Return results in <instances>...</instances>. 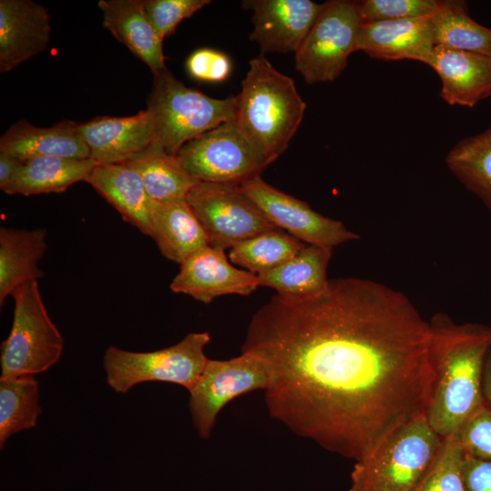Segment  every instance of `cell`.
<instances>
[{"instance_id":"cell-3","label":"cell","mask_w":491,"mask_h":491,"mask_svg":"<svg viewBox=\"0 0 491 491\" xmlns=\"http://www.w3.org/2000/svg\"><path fill=\"white\" fill-rule=\"evenodd\" d=\"M306 108L291 77L263 54L250 60L236 95L234 121L270 164L287 148Z\"/></svg>"},{"instance_id":"cell-39","label":"cell","mask_w":491,"mask_h":491,"mask_svg":"<svg viewBox=\"0 0 491 491\" xmlns=\"http://www.w3.org/2000/svg\"><path fill=\"white\" fill-rule=\"evenodd\" d=\"M491 129V128H490Z\"/></svg>"},{"instance_id":"cell-19","label":"cell","mask_w":491,"mask_h":491,"mask_svg":"<svg viewBox=\"0 0 491 491\" xmlns=\"http://www.w3.org/2000/svg\"><path fill=\"white\" fill-rule=\"evenodd\" d=\"M103 26L157 75L165 66L163 40L151 25L145 0H100Z\"/></svg>"},{"instance_id":"cell-22","label":"cell","mask_w":491,"mask_h":491,"mask_svg":"<svg viewBox=\"0 0 491 491\" xmlns=\"http://www.w3.org/2000/svg\"><path fill=\"white\" fill-rule=\"evenodd\" d=\"M150 236L168 260L182 264L209 245L206 234L186 200L150 202Z\"/></svg>"},{"instance_id":"cell-16","label":"cell","mask_w":491,"mask_h":491,"mask_svg":"<svg viewBox=\"0 0 491 491\" xmlns=\"http://www.w3.org/2000/svg\"><path fill=\"white\" fill-rule=\"evenodd\" d=\"M50 15L32 0L0 1V71L6 73L46 49Z\"/></svg>"},{"instance_id":"cell-29","label":"cell","mask_w":491,"mask_h":491,"mask_svg":"<svg viewBox=\"0 0 491 491\" xmlns=\"http://www.w3.org/2000/svg\"><path fill=\"white\" fill-rule=\"evenodd\" d=\"M42 413L34 376L0 377V448L14 434L33 428Z\"/></svg>"},{"instance_id":"cell-30","label":"cell","mask_w":491,"mask_h":491,"mask_svg":"<svg viewBox=\"0 0 491 491\" xmlns=\"http://www.w3.org/2000/svg\"><path fill=\"white\" fill-rule=\"evenodd\" d=\"M306 244L276 228L242 241L230 248V261L259 275L276 268L296 256Z\"/></svg>"},{"instance_id":"cell-32","label":"cell","mask_w":491,"mask_h":491,"mask_svg":"<svg viewBox=\"0 0 491 491\" xmlns=\"http://www.w3.org/2000/svg\"><path fill=\"white\" fill-rule=\"evenodd\" d=\"M445 0H365L359 2L362 23L431 17Z\"/></svg>"},{"instance_id":"cell-35","label":"cell","mask_w":491,"mask_h":491,"mask_svg":"<svg viewBox=\"0 0 491 491\" xmlns=\"http://www.w3.org/2000/svg\"><path fill=\"white\" fill-rule=\"evenodd\" d=\"M463 473L466 491H491V461L465 453Z\"/></svg>"},{"instance_id":"cell-38","label":"cell","mask_w":491,"mask_h":491,"mask_svg":"<svg viewBox=\"0 0 491 491\" xmlns=\"http://www.w3.org/2000/svg\"><path fill=\"white\" fill-rule=\"evenodd\" d=\"M482 393L486 403L491 406V346L486 355L483 370Z\"/></svg>"},{"instance_id":"cell-6","label":"cell","mask_w":491,"mask_h":491,"mask_svg":"<svg viewBox=\"0 0 491 491\" xmlns=\"http://www.w3.org/2000/svg\"><path fill=\"white\" fill-rule=\"evenodd\" d=\"M13 323L1 345V377L34 376L54 366L61 357L64 338L51 320L37 280L16 287Z\"/></svg>"},{"instance_id":"cell-28","label":"cell","mask_w":491,"mask_h":491,"mask_svg":"<svg viewBox=\"0 0 491 491\" xmlns=\"http://www.w3.org/2000/svg\"><path fill=\"white\" fill-rule=\"evenodd\" d=\"M445 161L450 172L491 210V129L458 142Z\"/></svg>"},{"instance_id":"cell-24","label":"cell","mask_w":491,"mask_h":491,"mask_svg":"<svg viewBox=\"0 0 491 491\" xmlns=\"http://www.w3.org/2000/svg\"><path fill=\"white\" fill-rule=\"evenodd\" d=\"M97 165L92 158L38 156L23 160L7 195H41L65 192L85 181Z\"/></svg>"},{"instance_id":"cell-25","label":"cell","mask_w":491,"mask_h":491,"mask_svg":"<svg viewBox=\"0 0 491 491\" xmlns=\"http://www.w3.org/2000/svg\"><path fill=\"white\" fill-rule=\"evenodd\" d=\"M140 175L148 196L158 203L185 200L198 183L184 167L176 155L155 143L125 162Z\"/></svg>"},{"instance_id":"cell-14","label":"cell","mask_w":491,"mask_h":491,"mask_svg":"<svg viewBox=\"0 0 491 491\" xmlns=\"http://www.w3.org/2000/svg\"><path fill=\"white\" fill-rule=\"evenodd\" d=\"M243 5L254 12L250 40L262 53H296L322 7L310 0H250Z\"/></svg>"},{"instance_id":"cell-9","label":"cell","mask_w":491,"mask_h":491,"mask_svg":"<svg viewBox=\"0 0 491 491\" xmlns=\"http://www.w3.org/2000/svg\"><path fill=\"white\" fill-rule=\"evenodd\" d=\"M176 155L198 182L241 185L270 165L234 120L187 142Z\"/></svg>"},{"instance_id":"cell-20","label":"cell","mask_w":491,"mask_h":491,"mask_svg":"<svg viewBox=\"0 0 491 491\" xmlns=\"http://www.w3.org/2000/svg\"><path fill=\"white\" fill-rule=\"evenodd\" d=\"M79 124L63 120L50 127H37L18 120L0 138V154L25 160L38 156L90 158Z\"/></svg>"},{"instance_id":"cell-21","label":"cell","mask_w":491,"mask_h":491,"mask_svg":"<svg viewBox=\"0 0 491 491\" xmlns=\"http://www.w3.org/2000/svg\"><path fill=\"white\" fill-rule=\"evenodd\" d=\"M143 234L151 235L150 202L138 172L125 163L97 164L85 180Z\"/></svg>"},{"instance_id":"cell-8","label":"cell","mask_w":491,"mask_h":491,"mask_svg":"<svg viewBox=\"0 0 491 491\" xmlns=\"http://www.w3.org/2000/svg\"><path fill=\"white\" fill-rule=\"evenodd\" d=\"M362 20L359 2L331 0L321 10L295 53L296 69L307 84L331 82L347 65L349 55L356 51Z\"/></svg>"},{"instance_id":"cell-34","label":"cell","mask_w":491,"mask_h":491,"mask_svg":"<svg viewBox=\"0 0 491 491\" xmlns=\"http://www.w3.org/2000/svg\"><path fill=\"white\" fill-rule=\"evenodd\" d=\"M466 454L491 461V406L486 402L456 432Z\"/></svg>"},{"instance_id":"cell-12","label":"cell","mask_w":491,"mask_h":491,"mask_svg":"<svg viewBox=\"0 0 491 491\" xmlns=\"http://www.w3.org/2000/svg\"><path fill=\"white\" fill-rule=\"evenodd\" d=\"M239 186L272 224L306 245L333 250L343 243L359 238L342 222L314 211L306 202L275 188L260 175Z\"/></svg>"},{"instance_id":"cell-26","label":"cell","mask_w":491,"mask_h":491,"mask_svg":"<svg viewBox=\"0 0 491 491\" xmlns=\"http://www.w3.org/2000/svg\"><path fill=\"white\" fill-rule=\"evenodd\" d=\"M333 250L306 245L296 256L275 269L257 275L259 286L292 296H313L327 283L326 271Z\"/></svg>"},{"instance_id":"cell-5","label":"cell","mask_w":491,"mask_h":491,"mask_svg":"<svg viewBox=\"0 0 491 491\" xmlns=\"http://www.w3.org/2000/svg\"><path fill=\"white\" fill-rule=\"evenodd\" d=\"M236 96L214 98L185 86L165 69L154 76L146 110L156 143L176 155L187 142L235 119Z\"/></svg>"},{"instance_id":"cell-13","label":"cell","mask_w":491,"mask_h":491,"mask_svg":"<svg viewBox=\"0 0 491 491\" xmlns=\"http://www.w3.org/2000/svg\"><path fill=\"white\" fill-rule=\"evenodd\" d=\"M258 286L257 275L235 267L225 250L209 245L180 264L170 284L174 293L188 295L204 304L225 295L249 296Z\"/></svg>"},{"instance_id":"cell-37","label":"cell","mask_w":491,"mask_h":491,"mask_svg":"<svg viewBox=\"0 0 491 491\" xmlns=\"http://www.w3.org/2000/svg\"><path fill=\"white\" fill-rule=\"evenodd\" d=\"M23 160L0 154V189L7 193L15 181L22 166Z\"/></svg>"},{"instance_id":"cell-17","label":"cell","mask_w":491,"mask_h":491,"mask_svg":"<svg viewBox=\"0 0 491 491\" xmlns=\"http://www.w3.org/2000/svg\"><path fill=\"white\" fill-rule=\"evenodd\" d=\"M435 46L430 17L362 23L356 40V51L371 57L428 65Z\"/></svg>"},{"instance_id":"cell-10","label":"cell","mask_w":491,"mask_h":491,"mask_svg":"<svg viewBox=\"0 0 491 491\" xmlns=\"http://www.w3.org/2000/svg\"><path fill=\"white\" fill-rule=\"evenodd\" d=\"M272 378L269 365L249 353L227 360L208 359L189 390V410L199 436L210 437L219 413L229 402L256 390L266 391Z\"/></svg>"},{"instance_id":"cell-1","label":"cell","mask_w":491,"mask_h":491,"mask_svg":"<svg viewBox=\"0 0 491 491\" xmlns=\"http://www.w3.org/2000/svg\"><path fill=\"white\" fill-rule=\"evenodd\" d=\"M241 352L272 370L264 392L274 419L355 461L426 415L437 378L429 321L405 294L368 279L276 294L252 316Z\"/></svg>"},{"instance_id":"cell-11","label":"cell","mask_w":491,"mask_h":491,"mask_svg":"<svg viewBox=\"0 0 491 491\" xmlns=\"http://www.w3.org/2000/svg\"><path fill=\"white\" fill-rule=\"evenodd\" d=\"M186 202L204 228L209 246L220 249L276 227L242 192L239 185L198 182Z\"/></svg>"},{"instance_id":"cell-36","label":"cell","mask_w":491,"mask_h":491,"mask_svg":"<svg viewBox=\"0 0 491 491\" xmlns=\"http://www.w3.org/2000/svg\"><path fill=\"white\" fill-rule=\"evenodd\" d=\"M216 50L201 48L190 55L186 60L188 74L197 80L209 82Z\"/></svg>"},{"instance_id":"cell-15","label":"cell","mask_w":491,"mask_h":491,"mask_svg":"<svg viewBox=\"0 0 491 491\" xmlns=\"http://www.w3.org/2000/svg\"><path fill=\"white\" fill-rule=\"evenodd\" d=\"M90 158L100 165L125 163L156 143L151 115L102 116L79 124Z\"/></svg>"},{"instance_id":"cell-18","label":"cell","mask_w":491,"mask_h":491,"mask_svg":"<svg viewBox=\"0 0 491 491\" xmlns=\"http://www.w3.org/2000/svg\"><path fill=\"white\" fill-rule=\"evenodd\" d=\"M429 65L441 79V97L450 105L472 108L491 95V56L436 45Z\"/></svg>"},{"instance_id":"cell-27","label":"cell","mask_w":491,"mask_h":491,"mask_svg":"<svg viewBox=\"0 0 491 491\" xmlns=\"http://www.w3.org/2000/svg\"><path fill=\"white\" fill-rule=\"evenodd\" d=\"M430 23L436 45L491 56V29L471 18L465 1L445 0Z\"/></svg>"},{"instance_id":"cell-7","label":"cell","mask_w":491,"mask_h":491,"mask_svg":"<svg viewBox=\"0 0 491 491\" xmlns=\"http://www.w3.org/2000/svg\"><path fill=\"white\" fill-rule=\"evenodd\" d=\"M207 332L189 333L177 344L152 352H132L109 346L104 356L107 385L117 393L134 386L159 381L184 386L188 391L201 376L208 358L205 347Z\"/></svg>"},{"instance_id":"cell-4","label":"cell","mask_w":491,"mask_h":491,"mask_svg":"<svg viewBox=\"0 0 491 491\" xmlns=\"http://www.w3.org/2000/svg\"><path fill=\"white\" fill-rule=\"evenodd\" d=\"M443 439L420 416L356 461L348 491H414L437 456Z\"/></svg>"},{"instance_id":"cell-2","label":"cell","mask_w":491,"mask_h":491,"mask_svg":"<svg viewBox=\"0 0 491 491\" xmlns=\"http://www.w3.org/2000/svg\"><path fill=\"white\" fill-rule=\"evenodd\" d=\"M429 325L437 378L426 417L433 430L446 438L486 402L482 380L491 327L456 324L444 313L436 314Z\"/></svg>"},{"instance_id":"cell-23","label":"cell","mask_w":491,"mask_h":491,"mask_svg":"<svg viewBox=\"0 0 491 491\" xmlns=\"http://www.w3.org/2000/svg\"><path fill=\"white\" fill-rule=\"evenodd\" d=\"M46 229L0 227V305L24 283L44 276L38 263L47 248Z\"/></svg>"},{"instance_id":"cell-31","label":"cell","mask_w":491,"mask_h":491,"mask_svg":"<svg viewBox=\"0 0 491 491\" xmlns=\"http://www.w3.org/2000/svg\"><path fill=\"white\" fill-rule=\"evenodd\" d=\"M464 458L456 433L444 438L437 456L414 491H466Z\"/></svg>"},{"instance_id":"cell-33","label":"cell","mask_w":491,"mask_h":491,"mask_svg":"<svg viewBox=\"0 0 491 491\" xmlns=\"http://www.w3.org/2000/svg\"><path fill=\"white\" fill-rule=\"evenodd\" d=\"M209 3V0H145V9L155 33L164 40L175 32L182 20Z\"/></svg>"}]
</instances>
